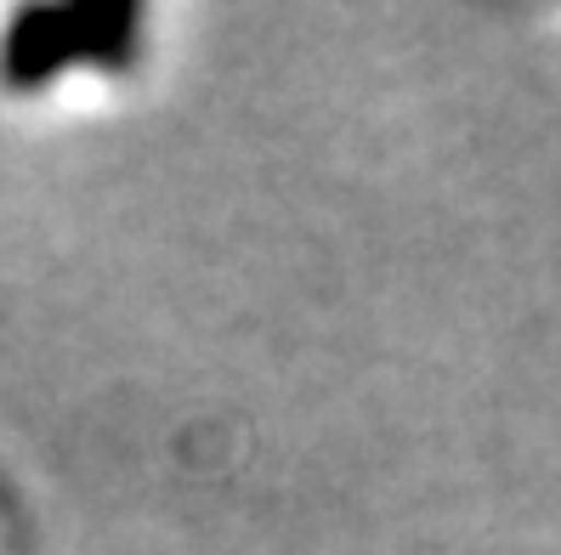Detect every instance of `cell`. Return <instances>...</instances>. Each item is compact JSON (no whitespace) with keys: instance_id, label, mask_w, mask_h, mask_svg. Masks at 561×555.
I'll list each match as a JSON object with an SVG mask.
<instances>
[{"instance_id":"cell-1","label":"cell","mask_w":561,"mask_h":555,"mask_svg":"<svg viewBox=\"0 0 561 555\" xmlns=\"http://www.w3.org/2000/svg\"><path fill=\"white\" fill-rule=\"evenodd\" d=\"M142 12L91 0V7H28L0 35V80L12 91H41L69 69H130Z\"/></svg>"}]
</instances>
